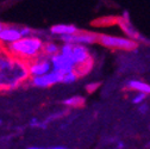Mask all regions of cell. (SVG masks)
<instances>
[{
	"label": "cell",
	"mask_w": 150,
	"mask_h": 149,
	"mask_svg": "<svg viewBox=\"0 0 150 149\" xmlns=\"http://www.w3.org/2000/svg\"><path fill=\"white\" fill-rule=\"evenodd\" d=\"M26 149H41V148H37V147H30V148H26Z\"/></svg>",
	"instance_id": "44dd1931"
},
{
	"label": "cell",
	"mask_w": 150,
	"mask_h": 149,
	"mask_svg": "<svg viewBox=\"0 0 150 149\" xmlns=\"http://www.w3.org/2000/svg\"><path fill=\"white\" fill-rule=\"evenodd\" d=\"M5 26H6L5 24H3V23H0V32H1V31L4 30V28H5Z\"/></svg>",
	"instance_id": "ffe728a7"
},
{
	"label": "cell",
	"mask_w": 150,
	"mask_h": 149,
	"mask_svg": "<svg viewBox=\"0 0 150 149\" xmlns=\"http://www.w3.org/2000/svg\"><path fill=\"white\" fill-rule=\"evenodd\" d=\"M99 87H100V82H91L86 85V91L88 93H94Z\"/></svg>",
	"instance_id": "2e32d148"
},
{
	"label": "cell",
	"mask_w": 150,
	"mask_h": 149,
	"mask_svg": "<svg viewBox=\"0 0 150 149\" xmlns=\"http://www.w3.org/2000/svg\"><path fill=\"white\" fill-rule=\"evenodd\" d=\"M80 77V74L76 70H68L62 73V84H73Z\"/></svg>",
	"instance_id": "9a60e30c"
},
{
	"label": "cell",
	"mask_w": 150,
	"mask_h": 149,
	"mask_svg": "<svg viewBox=\"0 0 150 149\" xmlns=\"http://www.w3.org/2000/svg\"><path fill=\"white\" fill-rule=\"evenodd\" d=\"M126 88L131 89V91H137L141 93H146V94H150V85L145 84L143 81H138V80H132L126 82Z\"/></svg>",
	"instance_id": "8fae6325"
},
{
	"label": "cell",
	"mask_w": 150,
	"mask_h": 149,
	"mask_svg": "<svg viewBox=\"0 0 150 149\" xmlns=\"http://www.w3.org/2000/svg\"><path fill=\"white\" fill-rule=\"evenodd\" d=\"M63 105L68 106V107H82L85 105V99L80 96H74V97H70L68 99H64L63 100Z\"/></svg>",
	"instance_id": "5bb4252c"
},
{
	"label": "cell",
	"mask_w": 150,
	"mask_h": 149,
	"mask_svg": "<svg viewBox=\"0 0 150 149\" xmlns=\"http://www.w3.org/2000/svg\"><path fill=\"white\" fill-rule=\"evenodd\" d=\"M23 37L21 28H17V26H5L4 30L0 32V42L7 44L14 43L16 41L21 40Z\"/></svg>",
	"instance_id": "9c48e42d"
},
{
	"label": "cell",
	"mask_w": 150,
	"mask_h": 149,
	"mask_svg": "<svg viewBox=\"0 0 150 149\" xmlns=\"http://www.w3.org/2000/svg\"><path fill=\"white\" fill-rule=\"evenodd\" d=\"M145 97H146V93H141V92H138V94L134 98V103H135V104H139V103H142V101L145 99Z\"/></svg>",
	"instance_id": "ac0fdd59"
},
{
	"label": "cell",
	"mask_w": 150,
	"mask_h": 149,
	"mask_svg": "<svg viewBox=\"0 0 150 149\" xmlns=\"http://www.w3.org/2000/svg\"><path fill=\"white\" fill-rule=\"evenodd\" d=\"M60 53L73 60V62L76 66V72L80 75H83L87 72H89L93 60H92L89 50L87 49V45L63 43L61 45Z\"/></svg>",
	"instance_id": "3957f363"
},
{
	"label": "cell",
	"mask_w": 150,
	"mask_h": 149,
	"mask_svg": "<svg viewBox=\"0 0 150 149\" xmlns=\"http://www.w3.org/2000/svg\"><path fill=\"white\" fill-rule=\"evenodd\" d=\"M29 66V74L30 78L33 77H40V75H44V74L49 73L52 70V65L50 61V57L45 56L44 54H42L41 56L36 57L31 61L28 62Z\"/></svg>",
	"instance_id": "8992f818"
},
{
	"label": "cell",
	"mask_w": 150,
	"mask_h": 149,
	"mask_svg": "<svg viewBox=\"0 0 150 149\" xmlns=\"http://www.w3.org/2000/svg\"><path fill=\"white\" fill-rule=\"evenodd\" d=\"M118 25H119V26H120V29H122V30L127 35L129 38L137 41V38L139 37V35L137 33V31H136V30H134V28L131 26V24H130V22H129V21H125V18H120V21H119Z\"/></svg>",
	"instance_id": "7c38bea8"
},
{
	"label": "cell",
	"mask_w": 150,
	"mask_h": 149,
	"mask_svg": "<svg viewBox=\"0 0 150 149\" xmlns=\"http://www.w3.org/2000/svg\"><path fill=\"white\" fill-rule=\"evenodd\" d=\"M78 28L71 24H56L50 28V32L56 36H64V35H73L78 32Z\"/></svg>",
	"instance_id": "30bf717a"
},
{
	"label": "cell",
	"mask_w": 150,
	"mask_h": 149,
	"mask_svg": "<svg viewBox=\"0 0 150 149\" xmlns=\"http://www.w3.org/2000/svg\"><path fill=\"white\" fill-rule=\"evenodd\" d=\"M60 38L63 43H73V44H82V45H91L98 43L99 33L91 32V31H83L79 30L73 35H64L60 36Z\"/></svg>",
	"instance_id": "5b68a950"
},
{
	"label": "cell",
	"mask_w": 150,
	"mask_h": 149,
	"mask_svg": "<svg viewBox=\"0 0 150 149\" xmlns=\"http://www.w3.org/2000/svg\"><path fill=\"white\" fill-rule=\"evenodd\" d=\"M60 50H61V47L55 42H47L44 43V47H43V54L48 57H51L54 55L59 54Z\"/></svg>",
	"instance_id": "4fadbf2b"
},
{
	"label": "cell",
	"mask_w": 150,
	"mask_h": 149,
	"mask_svg": "<svg viewBox=\"0 0 150 149\" xmlns=\"http://www.w3.org/2000/svg\"><path fill=\"white\" fill-rule=\"evenodd\" d=\"M50 149H68V148H64V147H61V145H57V147H52Z\"/></svg>",
	"instance_id": "d6986e66"
},
{
	"label": "cell",
	"mask_w": 150,
	"mask_h": 149,
	"mask_svg": "<svg viewBox=\"0 0 150 149\" xmlns=\"http://www.w3.org/2000/svg\"><path fill=\"white\" fill-rule=\"evenodd\" d=\"M30 84L37 88H48L56 84H62V73L57 70H51L44 75L30 78Z\"/></svg>",
	"instance_id": "52a82bcc"
},
{
	"label": "cell",
	"mask_w": 150,
	"mask_h": 149,
	"mask_svg": "<svg viewBox=\"0 0 150 149\" xmlns=\"http://www.w3.org/2000/svg\"><path fill=\"white\" fill-rule=\"evenodd\" d=\"M51 65H52V69L54 70H57L61 73L68 72V70H76V66L73 62V60L66 55L59 53L54 55V56L50 57Z\"/></svg>",
	"instance_id": "ba28073f"
},
{
	"label": "cell",
	"mask_w": 150,
	"mask_h": 149,
	"mask_svg": "<svg viewBox=\"0 0 150 149\" xmlns=\"http://www.w3.org/2000/svg\"><path fill=\"white\" fill-rule=\"evenodd\" d=\"M29 78L28 62L0 49V91L16 89Z\"/></svg>",
	"instance_id": "6da1fadb"
},
{
	"label": "cell",
	"mask_w": 150,
	"mask_h": 149,
	"mask_svg": "<svg viewBox=\"0 0 150 149\" xmlns=\"http://www.w3.org/2000/svg\"><path fill=\"white\" fill-rule=\"evenodd\" d=\"M30 126L31 128H45V123H42L38 118H32L30 121Z\"/></svg>",
	"instance_id": "e0dca14e"
},
{
	"label": "cell",
	"mask_w": 150,
	"mask_h": 149,
	"mask_svg": "<svg viewBox=\"0 0 150 149\" xmlns=\"http://www.w3.org/2000/svg\"><path fill=\"white\" fill-rule=\"evenodd\" d=\"M98 43L105 48L115 49V50L131 51L138 48V43L135 40H131L129 37H119V36L105 35V33H99Z\"/></svg>",
	"instance_id": "277c9868"
},
{
	"label": "cell",
	"mask_w": 150,
	"mask_h": 149,
	"mask_svg": "<svg viewBox=\"0 0 150 149\" xmlns=\"http://www.w3.org/2000/svg\"><path fill=\"white\" fill-rule=\"evenodd\" d=\"M43 47H44V42L40 37L29 36V37H22L21 40L16 41L14 43L7 44L6 50L13 56L29 62L41 56L43 54Z\"/></svg>",
	"instance_id": "7a4b0ae2"
},
{
	"label": "cell",
	"mask_w": 150,
	"mask_h": 149,
	"mask_svg": "<svg viewBox=\"0 0 150 149\" xmlns=\"http://www.w3.org/2000/svg\"><path fill=\"white\" fill-rule=\"evenodd\" d=\"M0 124H3V121L1 119H0Z\"/></svg>",
	"instance_id": "7402d4cb"
}]
</instances>
